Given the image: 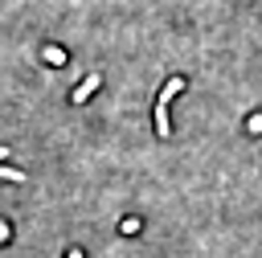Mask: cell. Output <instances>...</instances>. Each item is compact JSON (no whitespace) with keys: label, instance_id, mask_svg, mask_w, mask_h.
<instances>
[{"label":"cell","instance_id":"7a4b0ae2","mask_svg":"<svg viewBox=\"0 0 262 258\" xmlns=\"http://www.w3.org/2000/svg\"><path fill=\"white\" fill-rule=\"evenodd\" d=\"M98 82H102V78H98V74H90V78H86V82H82V86L74 90V102H86V94H90V90H94Z\"/></svg>","mask_w":262,"mask_h":258},{"label":"cell","instance_id":"6da1fadb","mask_svg":"<svg viewBox=\"0 0 262 258\" xmlns=\"http://www.w3.org/2000/svg\"><path fill=\"white\" fill-rule=\"evenodd\" d=\"M180 90H184V78H172V82L164 86V94L156 98V131H160V135L172 131V127H168V102H172V94H180Z\"/></svg>","mask_w":262,"mask_h":258},{"label":"cell","instance_id":"3957f363","mask_svg":"<svg viewBox=\"0 0 262 258\" xmlns=\"http://www.w3.org/2000/svg\"><path fill=\"white\" fill-rule=\"evenodd\" d=\"M4 156H8V147H0V160H4Z\"/></svg>","mask_w":262,"mask_h":258}]
</instances>
